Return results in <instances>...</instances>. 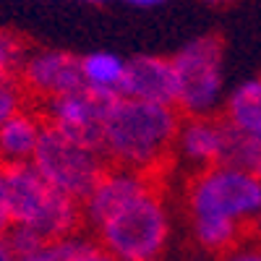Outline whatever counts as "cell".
Segmentation results:
<instances>
[{
  "label": "cell",
  "instance_id": "6da1fadb",
  "mask_svg": "<svg viewBox=\"0 0 261 261\" xmlns=\"http://www.w3.org/2000/svg\"><path fill=\"white\" fill-rule=\"evenodd\" d=\"M188 214L196 243L222 256L246 230H261V178L227 165L196 170L188 180Z\"/></svg>",
  "mask_w": 261,
  "mask_h": 261
},
{
  "label": "cell",
  "instance_id": "7a4b0ae2",
  "mask_svg": "<svg viewBox=\"0 0 261 261\" xmlns=\"http://www.w3.org/2000/svg\"><path fill=\"white\" fill-rule=\"evenodd\" d=\"M178 107L118 97L102 125V151L110 165L162 175L180 130Z\"/></svg>",
  "mask_w": 261,
  "mask_h": 261
},
{
  "label": "cell",
  "instance_id": "3957f363",
  "mask_svg": "<svg viewBox=\"0 0 261 261\" xmlns=\"http://www.w3.org/2000/svg\"><path fill=\"white\" fill-rule=\"evenodd\" d=\"M11 225L37 232L45 243L73 238L84 212L71 196L55 191L32 162H0Z\"/></svg>",
  "mask_w": 261,
  "mask_h": 261
},
{
  "label": "cell",
  "instance_id": "277c9868",
  "mask_svg": "<svg viewBox=\"0 0 261 261\" xmlns=\"http://www.w3.org/2000/svg\"><path fill=\"white\" fill-rule=\"evenodd\" d=\"M99 246L118 261H157L170 238L162 191H149L123 204L97 225Z\"/></svg>",
  "mask_w": 261,
  "mask_h": 261
},
{
  "label": "cell",
  "instance_id": "5b68a950",
  "mask_svg": "<svg viewBox=\"0 0 261 261\" xmlns=\"http://www.w3.org/2000/svg\"><path fill=\"white\" fill-rule=\"evenodd\" d=\"M32 165L39 170L55 191L71 196L73 201L84 204L89 193L99 183V178L110 170V162L102 151L84 146L65 136L63 130L45 123L37 141V149L32 154Z\"/></svg>",
  "mask_w": 261,
  "mask_h": 261
},
{
  "label": "cell",
  "instance_id": "8992f818",
  "mask_svg": "<svg viewBox=\"0 0 261 261\" xmlns=\"http://www.w3.org/2000/svg\"><path fill=\"white\" fill-rule=\"evenodd\" d=\"M222 60H225V39L220 34L196 37L170 58L178 86L175 107L183 118L212 115L217 110L225 86Z\"/></svg>",
  "mask_w": 261,
  "mask_h": 261
},
{
  "label": "cell",
  "instance_id": "52a82bcc",
  "mask_svg": "<svg viewBox=\"0 0 261 261\" xmlns=\"http://www.w3.org/2000/svg\"><path fill=\"white\" fill-rule=\"evenodd\" d=\"M115 99H118V92L84 86V89L73 94L42 102V110L37 113L47 125L63 130L73 141L102 151V125H105L110 107L115 105Z\"/></svg>",
  "mask_w": 261,
  "mask_h": 261
},
{
  "label": "cell",
  "instance_id": "ba28073f",
  "mask_svg": "<svg viewBox=\"0 0 261 261\" xmlns=\"http://www.w3.org/2000/svg\"><path fill=\"white\" fill-rule=\"evenodd\" d=\"M27 97L34 102H47L55 97L73 94L84 89V71H81V58L63 53V50H42L29 58L16 71Z\"/></svg>",
  "mask_w": 261,
  "mask_h": 261
},
{
  "label": "cell",
  "instance_id": "9c48e42d",
  "mask_svg": "<svg viewBox=\"0 0 261 261\" xmlns=\"http://www.w3.org/2000/svg\"><path fill=\"white\" fill-rule=\"evenodd\" d=\"M149 191H162V175L110 165V170L99 178V183L89 193V199L81 204V212L97 227L102 220H107L123 204L139 199V196H144Z\"/></svg>",
  "mask_w": 261,
  "mask_h": 261
},
{
  "label": "cell",
  "instance_id": "30bf717a",
  "mask_svg": "<svg viewBox=\"0 0 261 261\" xmlns=\"http://www.w3.org/2000/svg\"><path fill=\"white\" fill-rule=\"evenodd\" d=\"M118 97L175 107L178 86H175V73H172L170 58L139 55V58L125 60V71H123V81L118 86Z\"/></svg>",
  "mask_w": 261,
  "mask_h": 261
},
{
  "label": "cell",
  "instance_id": "8fae6325",
  "mask_svg": "<svg viewBox=\"0 0 261 261\" xmlns=\"http://www.w3.org/2000/svg\"><path fill=\"white\" fill-rule=\"evenodd\" d=\"M225 144V120L222 115H196L183 118L175 139V149L196 170L220 165Z\"/></svg>",
  "mask_w": 261,
  "mask_h": 261
},
{
  "label": "cell",
  "instance_id": "7c38bea8",
  "mask_svg": "<svg viewBox=\"0 0 261 261\" xmlns=\"http://www.w3.org/2000/svg\"><path fill=\"white\" fill-rule=\"evenodd\" d=\"M45 120L39 113L21 110L0 125V162H32Z\"/></svg>",
  "mask_w": 261,
  "mask_h": 261
},
{
  "label": "cell",
  "instance_id": "4fadbf2b",
  "mask_svg": "<svg viewBox=\"0 0 261 261\" xmlns=\"http://www.w3.org/2000/svg\"><path fill=\"white\" fill-rule=\"evenodd\" d=\"M222 120L235 130L261 136V76L238 84L225 97Z\"/></svg>",
  "mask_w": 261,
  "mask_h": 261
},
{
  "label": "cell",
  "instance_id": "5bb4252c",
  "mask_svg": "<svg viewBox=\"0 0 261 261\" xmlns=\"http://www.w3.org/2000/svg\"><path fill=\"white\" fill-rule=\"evenodd\" d=\"M81 71H84L86 86L118 92V86L123 81V71H125V60H120L113 53H92L81 58Z\"/></svg>",
  "mask_w": 261,
  "mask_h": 261
},
{
  "label": "cell",
  "instance_id": "9a60e30c",
  "mask_svg": "<svg viewBox=\"0 0 261 261\" xmlns=\"http://www.w3.org/2000/svg\"><path fill=\"white\" fill-rule=\"evenodd\" d=\"M24 102H27V92L21 86L18 76L0 71V125L24 110Z\"/></svg>",
  "mask_w": 261,
  "mask_h": 261
},
{
  "label": "cell",
  "instance_id": "2e32d148",
  "mask_svg": "<svg viewBox=\"0 0 261 261\" xmlns=\"http://www.w3.org/2000/svg\"><path fill=\"white\" fill-rule=\"evenodd\" d=\"M27 53V45L24 39L13 32H6L0 29V71L3 73H16L18 65L24 63V55Z\"/></svg>",
  "mask_w": 261,
  "mask_h": 261
},
{
  "label": "cell",
  "instance_id": "e0dca14e",
  "mask_svg": "<svg viewBox=\"0 0 261 261\" xmlns=\"http://www.w3.org/2000/svg\"><path fill=\"white\" fill-rule=\"evenodd\" d=\"M68 261H118L113 253H107L97 241H84V238H73L71 241V256Z\"/></svg>",
  "mask_w": 261,
  "mask_h": 261
},
{
  "label": "cell",
  "instance_id": "ac0fdd59",
  "mask_svg": "<svg viewBox=\"0 0 261 261\" xmlns=\"http://www.w3.org/2000/svg\"><path fill=\"white\" fill-rule=\"evenodd\" d=\"M71 241H73V238L45 243V246H39L37 251L21 256L18 261H68V256H71Z\"/></svg>",
  "mask_w": 261,
  "mask_h": 261
},
{
  "label": "cell",
  "instance_id": "d6986e66",
  "mask_svg": "<svg viewBox=\"0 0 261 261\" xmlns=\"http://www.w3.org/2000/svg\"><path fill=\"white\" fill-rule=\"evenodd\" d=\"M220 261H261V243H246L241 241L235 248L222 253Z\"/></svg>",
  "mask_w": 261,
  "mask_h": 261
},
{
  "label": "cell",
  "instance_id": "ffe728a7",
  "mask_svg": "<svg viewBox=\"0 0 261 261\" xmlns=\"http://www.w3.org/2000/svg\"><path fill=\"white\" fill-rule=\"evenodd\" d=\"M11 227L8 204H6V183H3V165H0V235H6Z\"/></svg>",
  "mask_w": 261,
  "mask_h": 261
},
{
  "label": "cell",
  "instance_id": "44dd1931",
  "mask_svg": "<svg viewBox=\"0 0 261 261\" xmlns=\"http://www.w3.org/2000/svg\"><path fill=\"white\" fill-rule=\"evenodd\" d=\"M0 261H18V258H16V253H13V248H11V243H8V238H6V235H0Z\"/></svg>",
  "mask_w": 261,
  "mask_h": 261
},
{
  "label": "cell",
  "instance_id": "7402d4cb",
  "mask_svg": "<svg viewBox=\"0 0 261 261\" xmlns=\"http://www.w3.org/2000/svg\"><path fill=\"white\" fill-rule=\"evenodd\" d=\"M130 6H141V8H149V6H160L165 0H128Z\"/></svg>",
  "mask_w": 261,
  "mask_h": 261
},
{
  "label": "cell",
  "instance_id": "603a6c76",
  "mask_svg": "<svg viewBox=\"0 0 261 261\" xmlns=\"http://www.w3.org/2000/svg\"><path fill=\"white\" fill-rule=\"evenodd\" d=\"M209 6H225V3H232V0H204Z\"/></svg>",
  "mask_w": 261,
  "mask_h": 261
}]
</instances>
